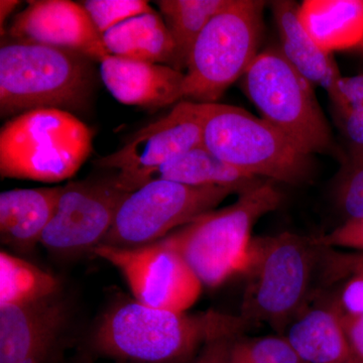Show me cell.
Segmentation results:
<instances>
[{"instance_id":"obj_16","label":"cell","mask_w":363,"mask_h":363,"mask_svg":"<svg viewBox=\"0 0 363 363\" xmlns=\"http://www.w3.org/2000/svg\"><path fill=\"white\" fill-rule=\"evenodd\" d=\"M298 6L292 0L272 2L279 52L313 87L320 86L331 98L342 75L333 55L322 50L305 30L298 18Z\"/></svg>"},{"instance_id":"obj_15","label":"cell","mask_w":363,"mask_h":363,"mask_svg":"<svg viewBox=\"0 0 363 363\" xmlns=\"http://www.w3.org/2000/svg\"><path fill=\"white\" fill-rule=\"evenodd\" d=\"M100 77L123 104L161 108L183 100L185 73L173 67L109 55L101 62Z\"/></svg>"},{"instance_id":"obj_7","label":"cell","mask_w":363,"mask_h":363,"mask_svg":"<svg viewBox=\"0 0 363 363\" xmlns=\"http://www.w3.org/2000/svg\"><path fill=\"white\" fill-rule=\"evenodd\" d=\"M266 2L228 0L203 28L189 59L183 100L214 104L259 52Z\"/></svg>"},{"instance_id":"obj_18","label":"cell","mask_w":363,"mask_h":363,"mask_svg":"<svg viewBox=\"0 0 363 363\" xmlns=\"http://www.w3.org/2000/svg\"><path fill=\"white\" fill-rule=\"evenodd\" d=\"M285 336L304 363H354L340 314L331 304L306 308Z\"/></svg>"},{"instance_id":"obj_14","label":"cell","mask_w":363,"mask_h":363,"mask_svg":"<svg viewBox=\"0 0 363 363\" xmlns=\"http://www.w3.org/2000/svg\"><path fill=\"white\" fill-rule=\"evenodd\" d=\"M68 321L59 295L0 307V363H50Z\"/></svg>"},{"instance_id":"obj_4","label":"cell","mask_w":363,"mask_h":363,"mask_svg":"<svg viewBox=\"0 0 363 363\" xmlns=\"http://www.w3.org/2000/svg\"><path fill=\"white\" fill-rule=\"evenodd\" d=\"M283 194L266 180L233 204L198 217L168 236L202 285L217 288L247 267L253 226L278 209Z\"/></svg>"},{"instance_id":"obj_26","label":"cell","mask_w":363,"mask_h":363,"mask_svg":"<svg viewBox=\"0 0 363 363\" xmlns=\"http://www.w3.org/2000/svg\"><path fill=\"white\" fill-rule=\"evenodd\" d=\"M81 4L102 35L135 16L155 11L145 0H86Z\"/></svg>"},{"instance_id":"obj_2","label":"cell","mask_w":363,"mask_h":363,"mask_svg":"<svg viewBox=\"0 0 363 363\" xmlns=\"http://www.w3.org/2000/svg\"><path fill=\"white\" fill-rule=\"evenodd\" d=\"M323 247L314 238L284 233L252 238L240 317L266 323L279 335L307 308L312 277Z\"/></svg>"},{"instance_id":"obj_6","label":"cell","mask_w":363,"mask_h":363,"mask_svg":"<svg viewBox=\"0 0 363 363\" xmlns=\"http://www.w3.org/2000/svg\"><path fill=\"white\" fill-rule=\"evenodd\" d=\"M93 133L72 112L43 108L9 119L0 130L2 178L58 183L75 175Z\"/></svg>"},{"instance_id":"obj_31","label":"cell","mask_w":363,"mask_h":363,"mask_svg":"<svg viewBox=\"0 0 363 363\" xmlns=\"http://www.w3.org/2000/svg\"><path fill=\"white\" fill-rule=\"evenodd\" d=\"M334 108H363V73L341 76L330 98Z\"/></svg>"},{"instance_id":"obj_35","label":"cell","mask_w":363,"mask_h":363,"mask_svg":"<svg viewBox=\"0 0 363 363\" xmlns=\"http://www.w3.org/2000/svg\"><path fill=\"white\" fill-rule=\"evenodd\" d=\"M360 52V54L363 55V45H362V49L359 50V51H358Z\"/></svg>"},{"instance_id":"obj_13","label":"cell","mask_w":363,"mask_h":363,"mask_svg":"<svg viewBox=\"0 0 363 363\" xmlns=\"http://www.w3.org/2000/svg\"><path fill=\"white\" fill-rule=\"evenodd\" d=\"M14 40L80 52L101 63L109 52L82 4L70 0H35L16 14L9 28Z\"/></svg>"},{"instance_id":"obj_29","label":"cell","mask_w":363,"mask_h":363,"mask_svg":"<svg viewBox=\"0 0 363 363\" xmlns=\"http://www.w3.org/2000/svg\"><path fill=\"white\" fill-rule=\"evenodd\" d=\"M315 240L321 247L351 248L363 252V218L344 222L331 233L319 236Z\"/></svg>"},{"instance_id":"obj_25","label":"cell","mask_w":363,"mask_h":363,"mask_svg":"<svg viewBox=\"0 0 363 363\" xmlns=\"http://www.w3.org/2000/svg\"><path fill=\"white\" fill-rule=\"evenodd\" d=\"M231 363H304L285 335L236 338L231 344Z\"/></svg>"},{"instance_id":"obj_1","label":"cell","mask_w":363,"mask_h":363,"mask_svg":"<svg viewBox=\"0 0 363 363\" xmlns=\"http://www.w3.org/2000/svg\"><path fill=\"white\" fill-rule=\"evenodd\" d=\"M252 327L223 313L188 314L124 301L102 316L93 341L100 353L123 362L181 363L202 345L240 337Z\"/></svg>"},{"instance_id":"obj_9","label":"cell","mask_w":363,"mask_h":363,"mask_svg":"<svg viewBox=\"0 0 363 363\" xmlns=\"http://www.w3.org/2000/svg\"><path fill=\"white\" fill-rule=\"evenodd\" d=\"M234 194L236 192L227 188L192 187L155 179L124 199L101 245L135 248L157 242L213 211Z\"/></svg>"},{"instance_id":"obj_12","label":"cell","mask_w":363,"mask_h":363,"mask_svg":"<svg viewBox=\"0 0 363 363\" xmlns=\"http://www.w3.org/2000/svg\"><path fill=\"white\" fill-rule=\"evenodd\" d=\"M130 193L114 175L61 186L56 211L40 243L60 255L92 252L111 230Z\"/></svg>"},{"instance_id":"obj_23","label":"cell","mask_w":363,"mask_h":363,"mask_svg":"<svg viewBox=\"0 0 363 363\" xmlns=\"http://www.w3.org/2000/svg\"><path fill=\"white\" fill-rule=\"evenodd\" d=\"M60 281L50 272L4 250L0 252V307L40 302L58 295Z\"/></svg>"},{"instance_id":"obj_19","label":"cell","mask_w":363,"mask_h":363,"mask_svg":"<svg viewBox=\"0 0 363 363\" xmlns=\"http://www.w3.org/2000/svg\"><path fill=\"white\" fill-rule=\"evenodd\" d=\"M298 18L325 52L355 50L363 45V0H305Z\"/></svg>"},{"instance_id":"obj_5","label":"cell","mask_w":363,"mask_h":363,"mask_svg":"<svg viewBox=\"0 0 363 363\" xmlns=\"http://www.w3.org/2000/svg\"><path fill=\"white\" fill-rule=\"evenodd\" d=\"M202 145L243 173L272 182L298 185L312 175V156L281 130L240 107L198 104Z\"/></svg>"},{"instance_id":"obj_22","label":"cell","mask_w":363,"mask_h":363,"mask_svg":"<svg viewBox=\"0 0 363 363\" xmlns=\"http://www.w3.org/2000/svg\"><path fill=\"white\" fill-rule=\"evenodd\" d=\"M228 0H159L156 4L162 13L174 44L175 69H187L196 40L208 21L226 6Z\"/></svg>"},{"instance_id":"obj_24","label":"cell","mask_w":363,"mask_h":363,"mask_svg":"<svg viewBox=\"0 0 363 363\" xmlns=\"http://www.w3.org/2000/svg\"><path fill=\"white\" fill-rule=\"evenodd\" d=\"M332 194L344 222L363 218V154L344 155Z\"/></svg>"},{"instance_id":"obj_33","label":"cell","mask_w":363,"mask_h":363,"mask_svg":"<svg viewBox=\"0 0 363 363\" xmlns=\"http://www.w3.org/2000/svg\"><path fill=\"white\" fill-rule=\"evenodd\" d=\"M236 338L238 337L222 338L206 344L196 363H231V344Z\"/></svg>"},{"instance_id":"obj_11","label":"cell","mask_w":363,"mask_h":363,"mask_svg":"<svg viewBox=\"0 0 363 363\" xmlns=\"http://www.w3.org/2000/svg\"><path fill=\"white\" fill-rule=\"evenodd\" d=\"M202 145V121L198 102L182 100L161 118L135 133L121 149L95 164L116 172L117 183L133 192L150 181L162 164Z\"/></svg>"},{"instance_id":"obj_27","label":"cell","mask_w":363,"mask_h":363,"mask_svg":"<svg viewBox=\"0 0 363 363\" xmlns=\"http://www.w3.org/2000/svg\"><path fill=\"white\" fill-rule=\"evenodd\" d=\"M322 259L325 277L331 283L346 279L355 272L363 271V252H337L333 248L326 247Z\"/></svg>"},{"instance_id":"obj_30","label":"cell","mask_w":363,"mask_h":363,"mask_svg":"<svg viewBox=\"0 0 363 363\" xmlns=\"http://www.w3.org/2000/svg\"><path fill=\"white\" fill-rule=\"evenodd\" d=\"M331 305L341 315L363 314V271L346 279L337 298Z\"/></svg>"},{"instance_id":"obj_32","label":"cell","mask_w":363,"mask_h":363,"mask_svg":"<svg viewBox=\"0 0 363 363\" xmlns=\"http://www.w3.org/2000/svg\"><path fill=\"white\" fill-rule=\"evenodd\" d=\"M340 318L344 333H345L348 345H350L353 362L363 363V314H340Z\"/></svg>"},{"instance_id":"obj_20","label":"cell","mask_w":363,"mask_h":363,"mask_svg":"<svg viewBox=\"0 0 363 363\" xmlns=\"http://www.w3.org/2000/svg\"><path fill=\"white\" fill-rule=\"evenodd\" d=\"M109 55L175 68V44L161 14L135 16L102 35Z\"/></svg>"},{"instance_id":"obj_3","label":"cell","mask_w":363,"mask_h":363,"mask_svg":"<svg viewBox=\"0 0 363 363\" xmlns=\"http://www.w3.org/2000/svg\"><path fill=\"white\" fill-rule=\"evenodd\" d=\"M96 83L92 60L73 51L11 40L0 49V116L84 109Z\"/></svg>"},{"instance_id":"obj_28","label":"cell","mask_w":363,"mask_h":363,"mask_svg":"<svg viewBox=\"0 0 363 363\" xmlns=\"http://www.w3.org/2000/svg\"><path fill=\"white\" fill-rule=\"evenodd\" d=\"M334 109L336 123L347 147L346 154H363V108Z\"/></svg>"},{"instance_id":"obj_10","label":"cell","mask_w":363,"mask_h":363,"mask_svg":"<svg viewBox=\"0 0 363 363\" xmlns=\"http://www.w3.org/2000/svg\"><path fill=\"white\" fill-rule=\"evenodd\" d=\"M92 252L119 269L143 305L186 312L201 295V281L167 238L135 248L100 245Z\"/></svg>"},{"instance_id":"obj_34","label":"cell","mask_w":363,"mask_h":363,"mask_svg":"<svg viewBox=\"0 0 363 363\" xmlns=\"http://www.w3.org/2000/svg\"><path fill=\"white\" fill-rule=\"evenodd\" d=\"M20 4L18 1H11V0H1L0 2V20H1V28L4 21L6 20L7 16L13 13V9Z\"/></svg>"},{"instance_id":"obj_21","label":"cell","mask_w":363,"mask_h":363,"mask_svg":"<svg viewBox=\"0 0 363 363\" xmlns=\"http://www.w3.org/2000/svg\"><path fill=\"white\" fill-rule=\"evenodd\" d=\"M155 179L177 182L192 187L227 188L238 195L266 181L226 164L203 145L164 162L150 176V181Z\"/></svg>"},{"instance_id":"obj_17","label":"cell","mask_w":363,"mask_h":363,"mask_svg":"<svg viewBox=\"0 0 363 363\" xmlns=\"http://www.w3.org/2000/svg\"><path fill=\"white\" fill-rule=\"evenodd\" d=\"M61 187L13 189L0 194V238L18 252L40 243L51 222Z\"/></svg>"},{"instance_id":"obj_8","label":"cell","mask_w":363,"mask_h":363,"mask_svg":"<svg viewBox=\"0 0 363 363\" xmlns=\"http://www.w3.org/2000/svg\"><path fill=\"white\" fill-rule=\"evenodd\" d=\"M245 95L262 118L305 154H332L336 145L314 87L279 49L259 52L242 78Z\"/></svg>"}]
</instances>
